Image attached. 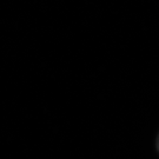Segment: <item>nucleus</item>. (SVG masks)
Wrapping results in <instances>:
<instances>
[{"label": "nucleus", "instance_id": "nucleus-1", "mask_svg": "<svg viewBox=\"0 0 159 159\" xmlns=\"http://www.w3.org/2000/svg\"><path fill=\"white\" fill-rule=\"evenodd\" d=\"M157 148H158V151H159V136L157 138Z\"/></svg>", "mask_w": 159, "mask_h": 159}]
</instances>
